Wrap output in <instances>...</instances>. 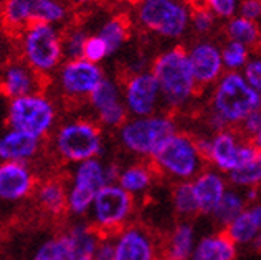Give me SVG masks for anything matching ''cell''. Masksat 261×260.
I'll return each mask as SVG.
<instances>
[{"instance_id": "obj_7", "label": "cell", "mask_w": 261, "mask_h": 260, "mask_svg": "<svg viewBox=\"0 0 261 260\" xmlns=\"http://www.w3.org/2000/svg\"><path fill=\"white\" fill-rule=\"evenodd\" d=\"M61 122V109L58 101L46 91H38L7 104L5 125L10 129L25 133L37 139L48 140Z\"/></svg>"}, {"instance_id": "obj_47", "label": "cell", "mask_w": 261, "mask_h": 260, "mask_svg": "<svg viewBox=\"0 0 261 260\" xmlns=\"http://www.w3.org/2000/svg\"><path fill=\"white\" fill-rule=\"evenodd\" d=\"M187 2H194V0H187Z\"/></svg>"}, {"instance_id": "obj_22", "label": "cell", "mask_w": 261, "mask_h": 260, "mask_svg": "<svg viewBox=\"0 0 261 260\" xmlns=\"http://www.w3.org/2000/svg\"><path fill=\"white\" fill-rule=\"evenodd\" d=\"M46 150V142L16 129L0 133V161L35 164Z\"/></svg>"}, {"instance_id": "obj_29", "label": "cell", "mask_w": 261, "mask_h": 260, "mask_svg": "<svg viewBox=\"0 0 261 260\" xmlns=\"http://www.w3.org/2000/svg\"><path fill=\"white\" fill-rule=\"evenodd\" d=\"M171 204L178 220H191L199 216L198 203H196L193 184L190 182H175L171 190Z\"/></svg>"}, {"instance_id": "obj_27", "label": "cell", "mask_w": 261, "mask_h": 260, "mask_svg": "<svg viewBox=\"0 0 261 260\" xmlns=\"http://www.w3.org/2000/svg\"><path fill=\"white\" fill-rule=\"evenodd\" d=\"M226 235L238 246H250L261 231V201L247 204L245 209L225 228Z\"/></svg>"}, {"instance_id": "obj_5", "label": "cell", "mask_w": 261, "mask_h": 260, "mask_svg": "<svg viewBox=\"0 0 261 260\" xmlns=\"http://www.w3.org/2000/svg\"><path fill=\"white\" fill-rule=\"evenodd\" d=\"M18 58L49 82L65 61L62 32L58 26L46 22L31 24L16 35Z\"/></svg>"}, {"instance_id": "obj_26", "label": "cell", "mask_w": 261, "mask_h": 260, "mask_svg": "<svg viewBox=\"0 0 261 260\" xmlns=\"http://www.w3.org/2000/svg\"><path fill=\"white\" fill-rule=\"evenodd\" d=\"M238 246L225 230L205 233L196 240L190 260H236Z\"/></svg>"}, {"instance_id": "obj_13", "label": "cell", "mask_w": 261, "mask_h": 260, "mask_svg": "<svg viewBox=\"0 0 261 260\" xmlns=\"http://www.w3.org/2000/svg\"><path fill=\"white\" fill-rule=\"evenodd\" d=\"M256 152V147L250 140L244 139L238 129L228 128L211 134V150L205 163L208 168L228 176L249 163Z\"/></svg>"}, {"instance_id": "obj_18", "label": "cell", "mask_w": 261, "mask_h": 260, "mask_svg": "<svg viewBox=\"0 0 261 260\" xmlns=\"http://www.w3.org/2000/svg\"><path fill=\"white\" fill-rule=\"evenodd\" d=\"M46 83L48 80L32 70L18 56L0 64V94L8 101L45 91Z\"/></svg>"}, {"instance_id": "obj_11", "label": "cell", "mask_w": 261, "mask_h": 260, "mask_svg": "<svg viewBox=\"0 0 261 260\" xmlns=\"http://www.w3.org/2000/svg\"><path fill=\"white\" fill-rule=\"evenodd\" d=\"M106 72L100 64H94L85 58L65 59L56 74L51 77V82L61 99L72 106L86 104L94 89L106 79Z\"/></svg>"}, {"instance_id": "obj_44", "label": "cell", "mask_w": 261, "mask_h": 260, "mask_svg": "<svg viewBox=\"0 0 261 260\" xmlns=\"http://www.w3.org/2000/svg\"><path fill=\"white\" fill-rule=\"evenodd\" d=\"M5 29L2 28V24H0V58L4 56L5 53V48H7V37H5Z\"/></svg>"}, {"instance_id": "obj_28", "label": "cell", "mask_w": 261, "mask_h": 260, "mask_svg": "<svg viewBox=\"0 0 261 260\" xmlns=\"http://www.w3.org/2000/svg\"><path fill=\"white\" fill-rule=\"evenodd\" d=\"M129 22L123 16H112L106 19L97 31V35L103 40V43L107 45L109 55H115L126 45L129 40Z\"/></svg>"}, {"instance_id": "obj_33", "label": "cell", "mask_w": 261, "mask_h": 260, "mask_svg": "<svg viewBox=\"0 0 261 260\" xmlns=\"http://www.w3.org/2000/svg\"><path fill=\"white\" fill-rule=\"evenodd\" d=\"M250 59V50L238 42L228 40L221 46V61L226 72H242L245 64Z\"/></svg>"}, {"instance_id": "obj_3", "label": "cell", "mask_w": 261, "mask_h": 260, "mask_svg": "<svg viewBox=\"0 0 261 260\" xmlns=\"http://www.w3.org/2000/svg\"><path fill=\"white\" fill-rule=\"evenodd\" d=\"M178 129L175 115L161 110L148 116H129L115 134L123 152L136 160L150 161Z\"/></svg>"}, {"instance_id": "obj_16", "label": "cell", "mask_w": 261, "mask_h": 260, "mask_svg": "<svg viewBox=\"0 0 261 260\" xmlns=\"http://www.w3.org/2000/svg\"><path fill=\"white\" fill-rule=\"evenodd\" d=\"M112 241L115 260H160V237L142 222H130Z\"/></svg>"}, {"instance_id": "obj_36", "label": "cell", "mask_w": 261, "mask_h": 260, "mask_svg": "<svg viewBox=\"0 0 261 260\" xmlns=\"http://www.w3.org/2000/svg\"><path fill=\"white\" fill-rule=\"evenodd\" d=\"M217 18L212 15L211 11L204 7H196L194 11H191V22L190 28L199 35H205L215 28Z\"/></svg>"}, {"instance_id": "obj_15", "label": "cell", "mask_w": 261, "mask_h": 260, "mask_svg": "<svg viewBox=\"0 0 261 260\" xmlns=\"http://www.w3.org/2000/svg\"><path fill=\"white\" fill-rule=\"evenodd\" d=\"M121 91L129 116H148L163 109L160 85L150 69L126 75Z\"/></svg>"}, {"instance_id": "obj_21", "label": "cell", "mask_w": 261, "mask_h": 260, "mask_svg": "<svg viewBox=\"0 0 261 260\" xmlns=\"http://www.w3.org/2000/svg\"><path fill=\"white\" fill-rule=\"evenodd\" d=\"M59 237L67 260H93L103 238L86 219L72 220L59 231Z\"/></svg>"}, {"instance_id": "obj_42", "label": "cell", "mask_w": 261, "mask_h": 260, "mask_svg": "<svg viewBox=\"0 0 261 260\" xmlns=\"http://www.w3.org/2000/svg\"><path fill=\"white\" fill-rule=\"evenodd\" d=\"M242 193H244V198H245L247 204H253V203H258L259 188H255V187H250V188H244V190H242Z\"/></svg>"}, {"instance_id": "obj_20", "label": "cell", "mask_w": 261, "mask_h": 260, "mask_svg": "<svg viewBox=\"0 0 261 260\" xmlns=\"http://www.w3.org/2000/svg\"><path fill=\"white\" fill-rule=\"evenodd\" d=\"M35 209L45 219L61 220L67 217V180L65 176L49 174L40 177L32 195Z\"/></svg>"}, {"instance_id": "obj_46", "label": "cell", "mask_w": 261, "mask_h": 260, "mask_svg": "<svg viewBox=\"0 0 261 260\" xmlns=\"http://www.w3.org/2000/svg\"><path fill=\"white\" fill-rule=\"evenodd\" d=\"M250 246H252V249H253L255 252H259V254H261V231L255 237V240L252 241Z\"/></svg>"}, {"instance_id": "obj_39", "label": "cell", "mask_w": 261, "mask_h": 260, "mask_svg": "<svg viewBox=\"0 0 261 260\" xmlns=\"http://www.w3.org/2000/svg\"><path fill=\"white\" fill-rule=\"evenodd\" d=\"M241 74L245 79V82L261 96V55L250 56L249 62L245 64V67L242 69Z\"/></svg>"}, {"instance_id": "obj_32", "label": "cell", "mask_w": 261, "mask_h": 260, "mask_svg": "<svg viewBox=\"0 0 261 260\" xmlns=\"http://www.w3.org/2000/svg\"><path fill=\"white\" fill-rule=\"evenodd\" d=\"M226 35L231 42H238L245 46H253L259 42V29L255 21L242 16H232L226 24Z\"/></svg>"}, {"instance_id": "obj_10", "label": "cell", "mask_w": 261, "mask_h": 260, "mask_svg": "<svg viewBox=\"0 0 261 260\" xmlns=\"http://www.w3.org/2000/svg\"><path fill=\"white\" fill-rule=\"evenodd\" d=\"M137 212V200L118 184H107L91 204L86 220L102 237H113L130 222Z\"/></svg>"}, {"instance_id": "obj_19", "label": "cell", "mask_w": 261, "mask_h": 260, "mask_svg": "<svg viewBox=\"0 0 261 260\" xmlns=\"http://www.w3.org/2000/svg\"><path fill=\"white\" fill-rule=\"evenodd\" d=\"M187 55L193 77L199 88L214 86L220 77L225 74L221 48L214 42H196L187 50Z\"/></svg>"}, {"instance_id": "obj_30", "label": "cell", "mask_w": 261, "mask_h": 260, "mask_svg": "<svg viewBox=\"0 0 261 260\" xmlns=\"http://www.w3.org/2000/svg\"><path fill=\"white\" fill-rule=\"evenodd\" d=\"M247 206V201L244 198V193L239 188L229 187L225 193L223 200L217 206L215 212L212 214V219L220 230H225L234 219H236Z\"/></svg>"}, {"instance_id": "obj_48", "label": "cell", "mask_w": 261, "mask_h": 260, "mask_svg": "<svg viewBox=\"0 0 261 260\" xmlns=\"http://www.w3.org/2000/svg\"><path fill=\"white\" fill-rule=\"evenodd\" d=\"M2 2H4V0H0V5H2Z\"/></svg>"}, {"instance_id": "obj_34", "label": "cell", "mask_w": 261, "mask_h": 260, "mask_svg": "<svg viewBox=\"0 0 261 260\" xmlns=\"http://www.w3.org/2000/svg\"><path fill=\"white\" fill-rule=\"evenodd\" d=\"M89 34L83 28H70L62 34V50L65 59H78L83 58L85 43L88 40Z\"/></svg>"}, {"instance_id": "obj_12", "label": "cell", "mask_w": 261, "mask_h": 260, "mask_svg": "<svg viewBox=\"0 0 261 260\" xmlns=\"http://www.w3.org/2000/svg\"><path fill=\"white\" fill-rule=\"evenodd\" d=\"M67 18L69 8L61 0H4L0 5V24L15 35L35 22L59 26Z\"/></svg>"}, {"instance_id": "obj_24", "label": "cell", "mask_w": 261, "mask_h": 260, "mask_svg": "<svg viewBox=\"0 0 261 260\" xmlns=\"http://www.w3.org/2000/svg\"><path fill=\"white\" fill-rule=\"evenodd\" d=\"M196 240L191 220H178L164 237H160V260H190Z\"/></svg>"}, {"instance_id": "obj_1", "label": "cell", "mask_w": 261, "mask_h": 260, "mask_svg": "<svg viewBox=\"0 0 261 260\" xmlns=\"http://www.w3.org/2000/svg\"><path fill=\"white\" fill-rule=\"evenodd\" d=\"M106 131L86 115L64 119L46 140V150L58 163L75 166L102 158L106 153Z\"/></svg>"}, {"instance_id": "obj_38", "label": "cell", "mask_w": 261, "mask_h": 260, "mask_svg": "<svg viewBox=\"0 0 261 260\" xmlns=\"http://www.w3.org/2000/svg\"><path fill=\"white\" fill-rule=\"evenodd\" d=\"M204 8H207L215 18L231 19L236 16V11L239 8L238 0H202Z\"/></svg>"}, {"instance_id": "obj_4", "label": "cell", "mask_w": 261, "mask_h": 260, "mask_svg": "<svg viewBox=\"0 0 261 260\" xmlns=\"http://www.w3.org/2000/svg\"><path fill=\"white\" fill-rule=\"evenodd\" d=\"M121 164L94 158L70 168L67 180V217L83 220L88 217L96 195L107 184H116Z\"/></svg>"}, {"instance_id": "obj_41", "label": "cell", "mask_w": 261, "mask_h": 260, "mask_svg": "<svg viewBox=\"0 0 261 260\" xmlns=\"http://www.w3.org/2000/svg\"><path fill=\"white\" fill-rule=\"evenodd\" d=\"M93 260H115V251H113V241L112 237H103L99 248L96 251V255Z\"/></svg>"}, {"instance_id": "obj_31", "label": "cell", "mask_w": 261, "mask_h": 260, "mask_svg": "<svg viewBox=\"0 0 261 260\" xmlns=\"http://www.w3.org/2000/svg\"><path fill=\"white\" fill-rule=\"evenodd\" d=\"M228 182H229V187L234 188H259L261 187V150H258L255 153V157L245 163L242 168L236 170L234 173L228 174Z\"/></svg>"}, {"instance_id": "obj_35", "label": "cell", "mask_w": 261, "mask_h": 260, "mask_svg": "<svg viewBox=\"0 0 261 260\" xmlns=\"http://www.w3.org/2000/svg\"><path fill=\"white\" fill-rule=\"evenodd\" d=\"M29 260H67L64 243L59 237V233H56L53 237H48L38 243Z\"/></svg>"}, {"instance_id": "obj_37", "label": "cell", "mask_w": 261, "mask_h": 260, "mask_svg": "<svg viewBox=\"0 0 261 260\" xmlns=\"http://www.w3.org/2000/svg\"><path fill=\"white\" fill-rule=\"evenodd\" d=\"M109 50L107 45L103 43L102 38L94 34V35H89L88 40L85 43V50H83V58L94 62V64H100L102 61H106L109 58Z\"/></svg>"}, {"instance_id": "obj_14", "label": "cell", "mask_w": 261, "mask_h": 260, "mask_svg": "<svg viewBox=\"0 0 261 260\" xmlns=\"http://www.w3.org/2000/svg\"><path fill=\"white\" fill-rule=\"evenodd\" d=\"M89 116L103 131H116L127 119V110L123 101L121 82L106 77L94 93L86 101Z\"/></svg>"}, {"instance_id": "obj_25", "label": "cell", "mask_w": 261, "mask_h": 260, "mask_svg": "<svg viewBox=\"0 0 261 260\" xmlns=\"http://www.w3.org/2000/svg\"><path fill=\"white\" fill-rule=\"evenodd\" d=\"M156 179H158V174L150 161L136 160L127 164H121L116 184L124 192H127L130 197L139 200L153 188Z\"/></svg>"}, {"instance_id": "obj_40", "label": "cell", "mask_w": 261, "mask_h": 260, "mask_svg": "<svg viewBox=\"0 0 261 260\" xmlns=\"http://www.w3.org/2000/svg\"><path fill=\"white\" fill-rule=\"evenodd\" d=\"M238 10L239 16L250 21H256L258 18H261V0H244Z\"/></svg>"}, {"instance_id": "obj_8", "label": "cell", "mask_w": 261, "mask_h": 260, "mask_svg": "<svg viewBox=\"0 0 261 260\" xmlns=\"http://www.w3.org/2000/svg\"><path fill=\"white\" fill-rule=\"evenodd\" d=\"M156 174L169 182H190L207 168L205 160L196 147L194 133L178 131L169 137L158 153L150 160Z\"/></svg>"}, {"instance_id": "obj_43", "label": "cell", "mask_w": 261, "mask_h": 260, "mask_svg": "<svg viewBox=\"0 0 261 260\" xmlns=\"http://www.w3.org/2000/svg\"><path fill=\"white\" fill-rule=\"evenodd\" d=\"M259 113V126H258V131L255 134V137L252 139V144L256 147V150H261V109L258 110Z\"/></svg>"}, {"instance_id": "obj_9", "label": "cell", "mask_w": 261, "mask_h": 260, "mask_svg": "<svg viewBox=\"0 0 261 260\" xmlns=\"http://www.w3.org/2000/svg\"><path fill=\"white\" fill-rule=\"evenodd\" d=\"M140 28L166 40H178L190 29L191 7L187 0H137Z\"/></svg>"}, {"instance_id": "obj_17", "label": "cell", "mask_w": 261, "mask_h": 260, "mask_svg": "<svg viewBox=\"0 0 261 260\" xmlns=\"http://www.w3.org/2000/svg\"><path fill=\"white\" fill-rule=\"evenodd\" d=\"M38 180L34 164L0 161V204L18 206L32 200Z\"/></svg>"}, {"instance_id": "obj_2", "label": "cell", "mask_w": 261, "mask_h": 260, "mask_svg": "<svg viewBox=\"0 0 261 260\" xmlns=\"http://www.w3.org/2000/svg\"><path fill=\"white\" fill-rule=\"evenodd\" d=\"M160 85L163 107L169 113L185 110L198 96L196 83L187 50L184 46L167 48L156 56L150 67Z\"/></svg>"}, {"instance_id": "obj_6", "label": "cell", "mask_w": 261, "mask_h": 260, "mask_svg": "<svg viewBox=\"0 0 261 260\" xmlns=\"http://www.w3.org/2000/svg\"><path fill=\"white\" fill-rule=\"evenodd\" d=\"M261 109V96L245 82L241 72H225L212 86L208 113L238 129L249 115Z\"/></svg>"}, {"instance_id": "obj_23", "label": "cell", "mask_w": 261, "mask_h": 260, "mask_svg": "<svg viewBox=\"0 0 261 260\" xmlns=\"http://www.w3.org/2000/svg\"><path fill=\"white\" fill-rule=\"evenodd\" d=\"M193 190L196 203H198L199 216L212 217L217 206L223 200L229 188V182L225 174L218 173L214 168H205L193 180Z\"/></svg>"}, {"instance_id": "obj_45", "label": "cell", "mask_w": 261, "mask_h": 260, "mask_svg": "<svg viewBox=\"0 0 261 260\" xmlns=\"http://www.w3.org/2000/svg\"><path fill=\"white\" fill-rule=\"evenodd\" d=\"M69 2L76 8H86L89 5H93L96 0H69Z\"/></svg>"}]
</instances>
